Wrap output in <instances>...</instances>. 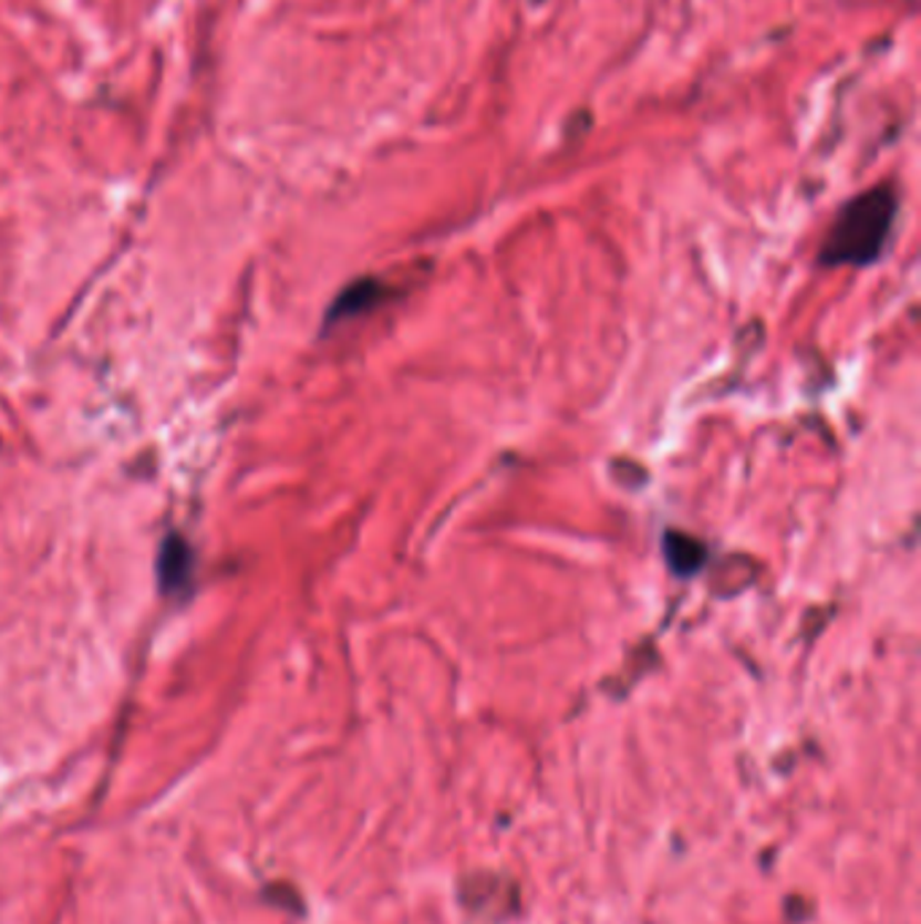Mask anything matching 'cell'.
<instances>
[{"label":"cell","instance_id":"4","mask_svg":"<svg viewBox=\"0 0 921 924\" xmlns=\"http://www.w3.org/2000/svg\"><path fill=\"white\" fill-rule=\"evenodd\" d=\"M668 547V562L679 573H695L703 562V547L697 541H692L690 536H679V532H668L665 536Z\"/></svg>","mask_w":921,"mask_h":924},{"label":"cell","instance_id":"3","mask_svg":"<svg viewBox=\"0 0 921 924\" xmlns=\"http://www.w3.org/2000/svg\"><path fill=\"white\" fill-rule=\"evenodd\" d=\"M384 287H379L376 281H358V284L346 287L341 295L335 298V303L328 309V322H341L346 316L360 314V311L371 309L373 303L382 298Z\"/></svg>","mask_w":921,"mask_h":924},{"label":"cell","instance_id":"1","mask_svg":"<svg viewBox=\"0 0 921 924\" xmlns=\"http://www.w3.org/2000/svg\"><path fill=\"white\" fill-rule=\"evenodd\" d=\"M898 217L892 187H873L849 200L835 217L821 249V266H870L881 257Z\"/></svg>","mask_w":921,"mask_h":924},{"label":"cell","instance_id":"2","mask_svg":"<svg viewBox=\"0 0 921 924\" xmlns=\"http://www.w3.org/2000/svg\"><path fill=\"white\" fill-rule=\"evenodd\" d=\"M157 577H159V590L165 595H182L193 586L195 577V554L193 547L184 541L182 536H168L165 538L163 549H159L157 560Z\"/></svg>","mask_w":921,"mask_h":924}]
</instances>
